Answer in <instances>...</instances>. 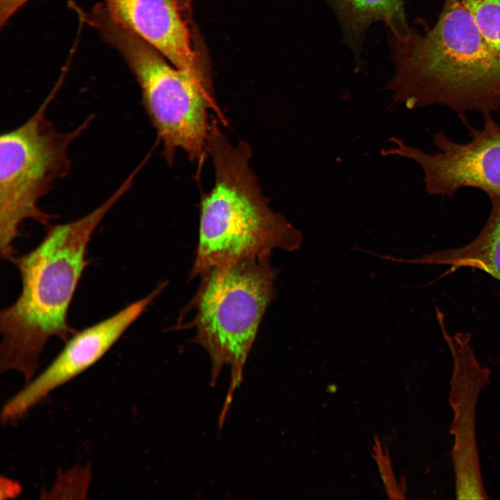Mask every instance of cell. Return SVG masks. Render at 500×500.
Wrapping results in <instances>:
<instances>
[{
    "instance_id": "1",
    "label": "cell",
    "mask_w": 500,
    "mask_h": 500,
    "mask_svg": "<svg viewBox=\"0 0 500 500\" xmlns=\"http://www.w3.org/2000/svg\"><path fill=\"white\" fill-rule=\"evenodd\" d=\"M393 76L385 86L394 104L446 106L463 118L500 109V57L486 42L462 0H445L433 27L388 33Z\"/></svg>"
},
{
    "instance_id": "2",
    "label": "cell",
    "mask_w": 500,
    "mask_h": 500,
    "mask_svg": "<svg viewBox=\"0 0 500 500\" xmlns=\"http://www.w3.org/2000/svg\"><path fill=\"white\" fill-rule=\"evenodd\" d=\"M131 186V181L125 179L87 215L49 224L35 249L13 257L22 290L16 301L0 313L1 372H17L28 381L35 375L49 339L56 337L65 342L75 332L69 325L68 312L89 263L88 243L100 222Z\"/></svg>"
},
{
    "instance_id": "3",
    "label": "cell",
    "mask_w": 500,
    "mask_h": 500,
    "mask_svg": "<svg viewBox=\"0 0 500 500\" xmlns=\"http://www.w3.org/2000/svg\"><path fill=\"white\" fill-rule=\"evenodd\" d=\"M215 169L212 190L202 195L198 243L190 279L238 260L293 251L303 236L262 195L250 167L244 142L233 144L217 124H210L206 146Z\"/></svg>"
},
{
    "instance_id": "4",
    "label": "cell",
    "mask_w": 500,
    "mask_h": 500,
    "mask_svg": "<svg viewBox=\"0 0 500 500\" xmlns=\"http://www.w3.org/2000/svg\"><path fill=\"white\" fill-rule=\"evenodd\" d=\"M77 17L118 53L133 74L167 161H173L177 149L199 161L207 151L208 112L214 109L219 113L211 82L172 64L116 20L102 1L89 9L79 8Z\"/></svg>"
},
{
    "instance_id": "5",
    "label": "cell",
    "mask_w": 500,
    "mask_h": 500,
    "mask_svg": "<svg viewBox=\"0 0 500 500\" xmlns=\"http://www.w3.org/2000/svg\"><path fill=\"white\" fill-rule=\"evenodd\" d=\"M270 256L245 258L204 272L185 310L193 312L189 323L195 331L193 342L209 356L210 385L216 384L224 367L231 369L219 428L241 384L262 317L276 297L279 271L272 265Z\"/></svg>"
},
{
    "instance_id": "6",
    "label": "cell",
    "mask_w": 500,
    "mask_h": 500,
    "mask_svg": "<svg viewBox=\"0 0 500 500\" xmlns=\"http://www.w3.org/2000/svg\"><path fill=\"white\" fill-rule=\"evenodd\" d=\"M60 83L26 122L0 137V252L10 261L24 220L48 226L55 217L40 208L39 201L68 174L69 148L94 118L88 116L69 131L55 126L47 114Z\"/></svg>"
},
{
    "instance_id": "7",
    "label": "cell",
    "mask_w": 500,
    "mask_h": 500,
    "mask_svg": "<svg viewBox=\"0 0 500 500\" xmlns=\"http://www.w3.org/2000/svg\"><path fill=\"white\" fill-rule=\"evenodd\" d=\"M468 128L470 140L465 143L455 142L441 132L435 133L433 153L392 137L389 141L393 146L381 153L417 162L428 194L451 197L460 189L474 188L488 196L500 195V124L488 114L482 128Z\"/></svg>"
},
{
    "instance_id": "8",
    "label": "cell",
    "mask_w": 500,
    "mask_h": 500,
    "mask_svg": "<svg viewBox=\"0 0 500 500\" xmlns=\"http://www.w3.org/2000/svg\"><path fill=\"white\" fill-rule=\"evenodd\" d=\"M165 286L166 283L160 284L113 315L72 333L51 363L6 402L1 412L2 422H17L53 391L97 362Z\"/></svg>"
},
{
    "instance_id": "9",
    "label": "cell",
    "mask_w": 500,
    "mask_h": 500,
    "mask_svg": "<svg viewBox=\"0 0 500 500\" xmlns=\"http://www.w3.org/2000/svg\"><path fill=\"white\" fill-rule=\"evenodd\" d=\"M192 0H102L119 22L172 64L208 81L209 72L190 21Z\"/></svg>"
},
{
    "instance_id": "10",
    "label": "cell",
    "mask_w": 500,
    "mask_h": 500,
    "mask_svg": "<svg viewBox=\"0 0 500 500\" xmlns=\"http://www.w3.org/2000/svg\"><path fill=\"white\" fill-rule=\"evenodd\" d=\"M453 358L450 401L454 412L452 431L455 435L453 460L456 494L464 499L485 493L479 470L474 431V412L479 391L489 374L476 360L469 344V333L449 335L444 321L439 322Z\"/></svg>"
},
{
    "instance_id": "11",
    "label": "cell",
    "mask_w": 500,
    "mask_h": 500,
    "mask_svg": "<svg viewBox=\"0 0 500 500\" xmlns=\"http://www.w3.org/2000/svg\"><path fill=\"white\" fill-rule=\"evenodd\" d=\"M335 14L343 33L345 44L350 48L358 65L361 62L365 35L369 26L383 22L388 33L406 35L408 25L403 0H324Z\"/></svg>"
},
{
    "instance_id": "12",
    "label": "cell",
    "mask_w": 500,
    "mask_h": 500,
    "mask_svg": "<svg viewBox=\"0 0 500 500\" xmlns=\"http://www.w3.org/2000/svg\"><path fill=\"white\" fill-rule=\"evenodd\" d=\"M492 209L479 234L462 247L441 250L419 258H397L398 262L417 265H444L453 269L473 267L500 281V195L489 196Z\"/></svg>"
},
{
    "instance_id": "13",
    "label": "cell",
    "mask_w": 500,
    "mask_h": 500,
    "mask_svg": "<svg viewBox=\"0 0 500 500\" xmlns=\"http://www.w3.org/2000/svg\"><path fill=\"white\" fill-rule=\"evenodd\" d=\"M478 31L500 57V0H462Z\"/></svg>"
},
{
    "instance_id": "14",
    "label": "cell",
    "mask_w": 500,
    "mask_h": 500,
    "mask_svg": "<svg viewBox=\"0 0 500 500\" xmlns=\"http://www.w3.org/2000/svg\"><path fill=\"white\" fill-rule=\"evenodd\" d=\"M373 458L376 460L385 487L388 497L391 499H405V482L399 484L393 473L391 461L387 451H384L377 437L374 438Z\"/></svg>"
}]
</instances>
